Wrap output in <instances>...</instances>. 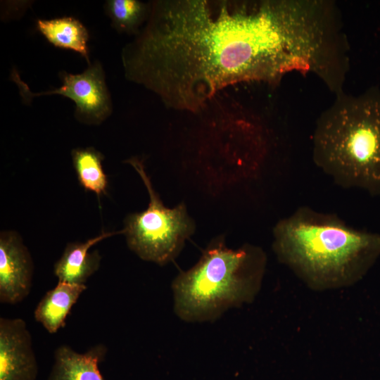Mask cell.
Returning a JSON list of instances; mask_svg holds the SVG:
<instances>
[{
  "label": "cell",
  "instance_id": "12",
  "mask_svg": "<svg viewBox=\"0 0 380 380\" xmlns=\"http://www.w3.org/2000/svg\"><path fill=\"white\" fill-rule=\"evenodd\" d=\"M37 28L50 44L80 53L90 65L89 33L80 20L72 17L39 19Z\"/></svg>",
  "mask_w": 380,
  "mask_h": 380
},
{
  "label": "cell",
  "instance_id": "1",
  "mask_svg": "<svg viewBox=\"0 0 380 380\" xmlns=\"http://www.w3.org/2000/svg\"><path fill=\"white\" fill-rule=\"evenodd\" d=\"M311 48L291 2L158 1L122 58L127 79L167 106L195 111L230 84L302 70Z\"/></svg>",
  "mask_w": 380,
  "mask_h": 380
},
{
  "label": "cell",
  "instance_id": "7",
  "mask_svg": "<svg viewBox=\"0 0 380 380\" xmlns=\"http://www.w3.org/2000/svg\"><path fill=\"white\" fill-rule=\"evenodd\" d=\"M34 266L20 236L13 231L0 234V303L15 305L30 293Z\"/></svg>",
  "mask_w": 380,
  "mask_h": 380
},
{
  "label": "cell",
  "instance_id": "9",
  "mask_svg": "<svg viewBox=\"0 0 380 380\" xmlns=\"http://www.w3.org/2000/svg\"><path fill=\"white\" fill-rule=\"evenodd\" d=\"M118 232H102L84 242L69 243L62 255L54 264L53 273L58 281L83 285L98 270L101 255L98 251L89 252L91 246Z\"/></svg>",
  "mask_w": 380,
  "mask_h": 380
},
{
  "label": "cell",
  "instance_id": "10",
  "mask_svg": "<svg viewBox=\"0 0 380 380\" xmlns=\"http://www.w3.org/2000/svg\"><path fill=\"white\" fill-rule=\"evenodd\" d=\"M107 350L103 343H98L82 353L68 345L58 346L54 352L49 380H104L99 366L105 359Z\"/></svg>",
  "mask_w": 380,
  "mask_h": 380
},
{
  "label": "cell",
  "instance_id": "11",
  "mask_svg": "<svg viewBox=\"0 0 380 380\" xmlns=\"http://www.w3.org/2000/svg\"><path fill=\"white\" fill-rule=\"evenodd\" d=\"M86 289V284L58 281L56 286L48 291L37 304L34 312L36 321L49 333H56L65 327L67 316Z\"/></svg>",
  "mask_w": 380,
  "mask_h": 380
},
{
  "label": "cell",
  "instance_id": "5",
  "mask_svg": "<svg viewBox=\"0 0 380 380\" xmlns=\"http://www.w3.org/2000/svg\"><path fill=\"white\" fill-rule=\"evenodd\" d=\"M126 162L139 175L149 196L147 208L129 214L125 220L122 231L127 246L144 260L166 265L177 257L194 234L195 222L184 203L173 208L163 205L141 160L132 157Z\"/></svg>",
  "mask_w": 380,
  "mask_h": 380
},
{
  "label": "cell",
  "instance_id": "2",
  "mask_svg": "<svg viewBox=\"0 0 380 380\" xmlns=\"http://www.w3.org/2000/svg\"><path fill=\"white\" fill-rule=\"evenodd\" d=\"M272 247L279 260L310 286L327 289L352 284L367 272L380 256V234L300 206L277 222Z\"/></svg>",
  "mask_w": 380,
  "mask_h": 380
},
{
  "label": "cell",
  "instance_id": "3",
  "mask_svg": "<svg viewBox=\"0 0 380 380\" xmlns=\"http://www.w3.org/2000/svg\"><path fill=\"white\" fill-rule=\"evenodd\" d=\"M312 158L338 186L380 196V91L338 99L317 122Z\"/></svg>",
  "mask_w": 380,
  "mask_h": 380
},
{
  "label": "cell",
  "instance_id": "8",
  "mask_svg": "<svg viewBox=\"0 0 380 380\" xmlns=\"http://www.w3.org/2000/svg\"><path fill=\"white\" fill-rule=\"evenodd\" d=\"M32 338L21 318H0V380H36Z\"/></svg>",
  "mask_w": 380,
  "mask_h": 380
},
{
  "label": "cell",
  "instance_id": "4",
  "mask_svg": "<svg viewBox=\"0 0 380 380\" xmlns=\"http://www.w3.org/2000/svg\"><path fill=\"white\" fill-rule=\"evenodd\" d=\"M266 260L258 246L232 249L222 235L217 236L198 261L172 281L175 315L186 322H212L229 309L252 302L260 289Z\"/></svg>",
  "mask_w": 380,
  "mask_h": 380
},
{
  "label": "cell",
  "instance_id": "6",
  "mask_svg": "<svg viewBox=\"0 0 380 380\" xmlns=\"http://www.w3.org/2000/svg\"><path fill=\"white\" fill-rule=\"evenodd\" d=\"M63 85L53 90L32 93L22 81L15 70L11 79L17 84L20 95L25 101L43 95H62L72 100L76 106L75 116L80 122L89 125H99L112 112L110 96L105 82L104 71L99 61L90 64L80 74L61 72Z\"/></svg>",
  "mask_w": 380,
  "mask_h": 380
},
{
  "label": "cell",
  "instance_id": "13",
  "mask_svg": "<svg viewBox=\"0 0 380 380\" xmlns=\"http://www.w3.org/2000/svg\"><path fill=\"white\" fill-rule=\"evenodd\" d=\"M73 167L80 185L98 197L106 194L108 179L103 170V156L93 147L77 148L72 151Z\"/></svg>",
  "mask_w": 380,
  "mask_h": 380
},
{
  "label": "cell",
  "instance_id": "14",
  "mask_svg": "<svg viewBox=\"0 0 380 380\" xmlns=\"http://www.w3.org/2000/svg\"><path fill=\"white\" fill-rule=\"evenodd\" d=\"M105 8L117 30L131 33L137 32L150 11L146 4L136 0H108Z\"/></svg>",
  "mask_w": 380,
  "mask_h": 380
}]
</instances>
